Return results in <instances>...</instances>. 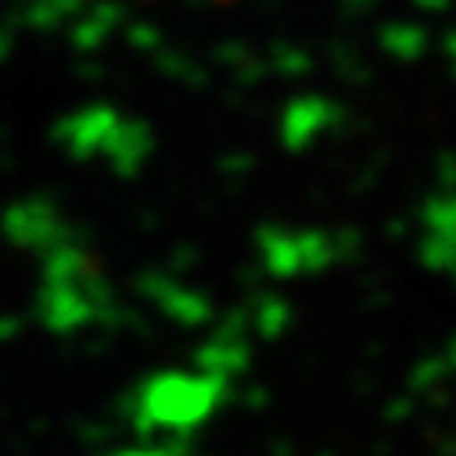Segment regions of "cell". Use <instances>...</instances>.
<instances>
[]
</instances>
